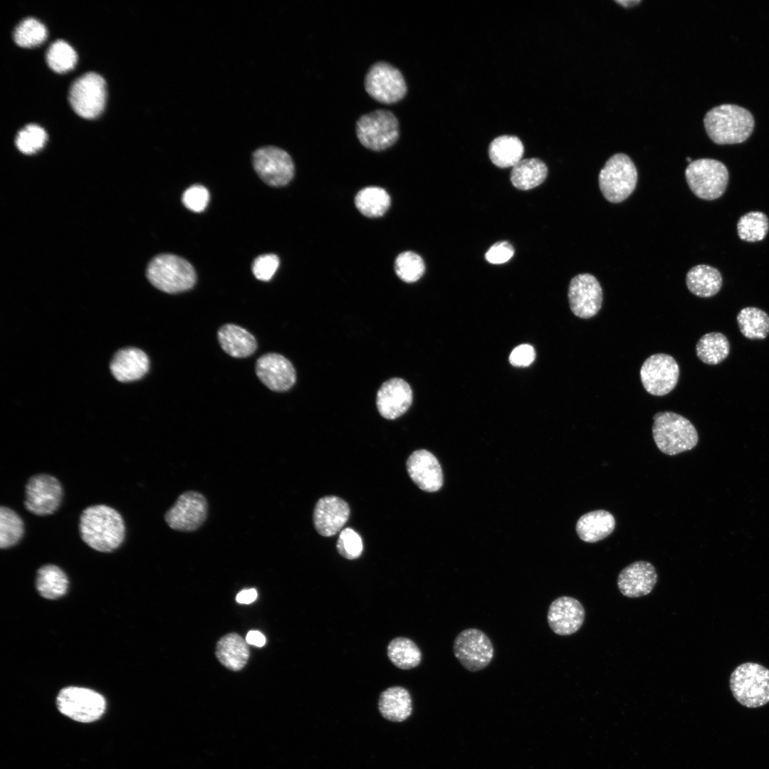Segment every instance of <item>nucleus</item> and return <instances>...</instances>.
<instances>
[{"label":"nucleus","instance_id":"obj_1","mask_svg":"<svg viewBox=\"0 0 769 769\" xmlns=\"http://www.w3.org/2000/svg\"><path fill=\"white\" fill-rule=\"evenodd\" d=\"M79 532L82 540L92 549L109 553L124 541L125 525L120 513L104 504L85 508L80 516Z\"/></svg>","mask_w":769,"mask_h":769},{"label":"nucleus","instance_id":"obj_2","mask_svg":"<svg viewBox=\"0 0 769 769\" xmlns=\"http://www.w3.org/2000/svg\"><path fill=\"white\" fill-rule=\"evenodd\" d=\"M709 137L716 144L743 142L753 132L754 119L746 109L723 104L708 111L703 119Z\"/></svg>","mask_w":769,"mask_h":769},{"label":"nucleus","instance_id":"obj_3","mask_svg":"<svg viewBox=\"0 0 769 769\" xmlns=\"http://www.w3.org/2000/svg\"><path fill=\"white\" fill-rule=\"evenodd\" d=\"M653 419V439L662 453L676 455L696 446L699 441L697 431L686 418L666 411L657 412Z\"/></svg>","mask_w":769,"mask_h":769},{"label":"nucleus","instance_id":"obj_4","mask_svg":"<svg viewBox=\"0 0 769 769\" xmlns=\"http://www.w3.org/2000/svg\"><path fill=\"white\" fill-rule=\"evenodd\" d=\"M146 275L152 286L167 293L189 290L196 282L193 266L184 258L169 253L153 258L147 266Z\"/></svg>","mask_w":769,"mask_h":769},{"label":"nucleus","instance_id":"obj_5","mask_svg":"<svg viewBox=\"0 0 769 769\" xmlns=\"http://www.w3.org/2000/svg\"><path fill=\"white\" fill-rule=\"evenodd\" d=\"M729 685L735 699L747 708H758L769 702V669L761 664H740L731 673Z\"/></svg>","mask_w":769,"mask_h":769},{"label":"nucleus","instance_id":"obj_6","mask_svg":"<svg viewBox=\"0 0 769 769\" xmlns=\"http://www.w3.org/2000/svg\"><path fill=\"white\" fill-rule=\"evenodd\" d=\"M637 178V168L630 157L617 153L608 159L600 172V189L608 202L619 203L634 192Z\"/></svg>","mask_w":769,"mask_h":769},{"label":"nucleus","instance_id":"obj_7","mask_svg":"<svg viewBox=\"0 0 769 769\" xmlns=\"http://www.w3.org/2000/svg\"><path fill=\"white\" fill-rule=\"evenodd\" d=\"M356 135L360 142L373 151H382L398 140L399 126L393 113L378 109L362 115L356 122Z\"/></svg>","mask_w":769,"mask_h":769},{"label":"nucleus","instance_id":"obj_8","mask_svg":"<svg viewBox=\"0 0 769 769\" xmlns=\"http://www.w3.org/2000/svg\"><path fill=\"white\" fill-rule=\"evenodd\" d=\"M687 184L699 198L713 200L723 195L728 182L726 165L714 159L702 158L692 161L685 170Z\"/></svg>","mask_w":769,"mask_h":769},{"label":"nucleus","instance_id":"obj_9","mask_svg":"<svg viewBox=\"0 0 769 769\" xmlns=\"http://www.w3.org/2000/svg\"><path fill=\"white\" fill-rule=\"evenodd\" d=\"M68 100L74 112L81 117H97L101 114L105 105V80L94 72L83 74L72 83Z\"/></svg>","mask_w":769,"mask_h":769},{"label":"nucleus","instance_id":"obj_10","mask_svg":"<svg viewBox=\"0 0 769 769\" xmlns=\"http://www.w3.org/2000/svg\"><path fill=\"white\" fill-rule=\"evenodd\" d=\"M365 88L370 97L384 104L400 101L407 92L402 73L384 61L377 62L369 68L365 77Z\"/></svg>","mask_w":769,"mask_h":769},{"label":"nucleus","instance_id":"obj_11","mask_svg":"<svg viewBox=\"0 0 769 769\" xmlns=\"http://www.w3.org/2000/svg\"><path fill=\"white\" fill-rule=\"evenodd\" d=\"M58 710L71 719L89 723L98 719L105 709V701L96 691L82 687L61 689L57 697Z\"/></svg>","mask_w":769,"mask_h":769},{"label":"nucleus","instance_id":"obj_12","mask_svg":"<svg viewBox=\"0 0 769 769\" xmlns=\"http://www.w3.org/2000/svg\"><path fill=\"white\" fill-rule=\"evenodd\" d=\"M493 650L490 638L476 628L461 631L456 637L453 646L454 654L459 663L473 672L480 671L490 664Z\"/></svg>","mask_w":769,"mask_h":769},{"label":"nucleus","instance_id":"obj_13","mask_svg":"<svg viewBox=\"0 0 769 769\" xmlns=\"http://www.w3.org/2000/svg\"><path fill=\"white\" fill-rule=\"evenodd\" d=\"M208 508L207 500L202 493L187 491L180 494L165 513L164 520L174 530L195 531L206 520Z\"/></svg>","mask_w":769,"mask_h":769},{"label":"nucleus","instance_id":"obj_14","mask_svg":"<svg viewBox=\"0 0 769 769\" xmlns=\"http://www.w3.org/2000/svg\"><path fill=\"white\" fill-rule=\"evenodd\" d=\"M254 169L267 184L282 187L293 177L295 167L290 155L284 150L272 145L263 146L252 154Z\"/></svg>","mask_w":769,"mask_h":769},{"label":"nucleus","instance_id":"obj_15","mask_svg":"<svg viewBox=\"0 0 769 769\" xmlns=\"http://www.w3.org/2000/svg\"><path fill=\"white\" fill-rule=\"evenodd\" d=\"M640 379L645 390L654 396H664L674 389L679 376V365L667 354L649 357L640 368Z\"/></svg>","mask_w":769,"mask_h":769},{"label":"nucleus","instance_id":"obj_16","mask_svg":"<svg viewBox=\"0 0 769 769\" xmlns=\"http://www.w3.org/2000/svg\"><path fill=\"white\" fill-rule=\"evenodd\" d=\"M63 496L60 481L50 474L32 476L25 486L24 506L38 516L53 513L59 507Z\"/></svg>","mask_w":769,"mask_h":769},{"label":"nucleus","instance_id":"obj_17","mask_svg":"<svg viewBox=\"0 0 769 769\" xmlns=\"http://www.w3.org/2000/svg\"><path fill=\"white\" fill-rule=\"evenodd\" d=\"M568 300L571 311L580 318L595 316L602 303V290L597 278L590 273L573 277L568 287Z\"/></svg>","mask_w":769,"mask_h":769},{"label":"nucleus","instance_id":"obj_18","mask_svg":"<svg viewBox=\"0 0 769 769\" xmlns=\"http://www.w3.org/2000/svg\"><path fill=\"white\" fill-rule=\"evenodd\" d=\"M585 617V608L580 602L568 596H561L553 600L547 614L550 629L562 636L577 632L583 624Z\"/></svg>","mask_w":769,"mask_h":769},{"label":"nucleus","instance_id":"obj_19","mask_svg":"<svg viewBox=\"0 0 769 769\" xmlns=\"http://www.w3.org/2000/svg\"><path fill=\"white\" fill-rule=\"evenodd\" d=\"M256 373L270 389L284 392L295 383L296 374L291 362L277 353L263 355L256 362Z\"/></svg>","mask_w":769,"mask_h":769},{"label":"nucleus","instance_id":"obj_20","mask_svg":"<svg viewBox=\"0 0 769 769\" xmlns=\"http://www.w3.org/2000/svg\"><path fill=\"white\" fill-rule=\"evenodd\" d=\"M412 402L409 384L398 377L384 382L377 394V407L382 417L395 419L404 414Z\"/></svg>","mask_w":769,"mask_h":769},{"label":"nucleus","instance_id":"obj_21","mask_svg":"<svg viewBox=\"0 0 769 769\" xmlns=\"http://www.w3.org/2000/svg\"><path fill=\"white\" fill-rule=\"evenodd\" d=\"M407 471L412 481L422 490L435 492L443 484V474L437 459L429 451H414L406 462Z\"/></svg>","mask_w":769,"mask_h":769},{"label":"nucleus","instance_id":"obj_22","mask_svg":"<svg viewBox=\"0 0 769 769\" xmlns=\"http://www.w3.org/2000/svg\"><path fill=\"white\" fill-rule=\"evenodd\" d=\"M657 581L655 567L649 562H634L619 572L617 587L625 597L634 598L649 594Z\"/></svg>","mask_w":769,"mask_h":769},{"label":"nucleus","instance_id":"obj_23","mask_svg":"<svg viewBox=\"0 0 769 769\" xmlns=\"http://www.w3.org/2000/svg\"><path fill=\"white\" fill-rule=\"evenodd\" d=\"M350 507L346 501L335 496L320 498L313 511L314 526L325 537L336 534L346 523Z\"/></svg>","mask_w":769,"mask_h":769},{"label":"nucleus","instance_id":"obj_24","mask_svg":"<svg viewBox=\"0 0 769 769\" xmlns=\"http://www.w3.org/2000/svg\"><path fill=\"white\" fill-rule=\"evenodd\" d=\"M149 367L147 355L136 347L120 350L115 354L110 365L114 377L122 382L141 379L148 372Z\"/></svg>","mask_w":769,"mask_h":769},{"label":"nucleus","instance_id":"obj_25","mask_svg":"<svg viewBox=\"0 0 769 769\" xmlns=\"http://www.w3.org/2000/svg\"><path fill=\"white\" fill-rule=\"evenodd\" d=\"M615 527L614 516L605 510H597L582 515L577 521L576 532L587 543H595L610 535Z\"/></svg>","mask_w":769,"mask_h":769},{"label":"nucleus","instance_id":"obj_26","mask_svg":"<svg viewBox=\"0 0 769 769\" xmlns=\"http://www.w3.org/2000/svg\"><path fill=\"white\" fill-rule=\"evenodd\" d=\"M378 708L381 715L388 721H404L412 711L410 694L402 686L389 687L381 693Z\"/></svg>","mask_w":769,"mask_h":769},{"label":"nucleus","instance_id":"obj_27","mask_svg":"<svg viewBox=\"0 0 769 769\" xmlns=\"http://www.w3.org/2000/svg\"><path fill=\"white\" fill-rule=\"evenodd\" d=\"M218 340L221 348L234 357H248L257 347L256 339L249 332L234 324L223 325L218 331Z\"/></svg>","mask_w":769,"mask_h":769},{"label":"nucleus","instance_id":"obj_28","mask_svg":"<svg viewBox=\"0 0 769 769\" xmlns=\"http://www.w3.org/2000/svg\"><path fill=\"white\" fill-rule=\"evenodd\" d=\"M216 656L226 668L237 671L247 663L249 650L245 640L236 633L222 637L217 642Z\"/></svg>","mask_w":769,"mask_h":769},{"label":"nucleus","instance_id":"obj_29","mask_svg":"<svg viewBox=\"0 0 769 769\" xmlns=\"http://www.w3.org/2000/svg\"><path fill=\"white\" fill-rule=\"evenodd\" d=\"M686 283L688 289L694 295L708 298L716 295L722 286V276L714 267L697 265L687 273Z\"/></svg>","mask_w":769,"mask_h":769},{"label":"nucleus","instance_id":"obj_30","mask_svg":"<svg viewBox=\"0 0 769 769\" xmlns=\"http://www.w3.org/2000/svg\"><path fill=\"white\" fill-rule=\"evenodd\" d=\"M548 174L546 164L538 158L521 159L511 172L512 184L520 190H528L542 184Z\"/></svg>","mask_w":769,"mask_h":769},{"label":"nucleus","instance_id":"obj_31","mask_svg":"<svg viewBox=\"0 0 769 769\" xmlns=\"http://www.w3.org/2000/svg\"><path fill=\"white\" fill-rule=\"evenodd\" d=\"M523 152L522 142L513 135H501L495 138L488 148L490 159L500 168L514 167L521 160Z\"/></svg>","mask_w":769,"mask_h":769},{"label":"nucleus","instance_id":"obj_32","mask_svg":"<svg viewBox=\"0 0 769 769\" xmlns=\"http://www.w3.org/2000/svg\"><path fill=\"white\" fill-rule=\"evenodd\" d=\"M36 589L44 598H58L67 591L68 580L65 572L55 565H46L37 571Z\"/></svg>","mask_w":769,"mask_h":769},{"label":"nucleus","instance_id":"obj_33","mask_svg":"<svg viewBox=\"0 0 769 769\" xmlns=\"http://www.w3.org/2000/svg\"><path fill=\"white\" fill-rule=\"evenodd\" d=\"M697 357L708 365H717L723 361L730 352V344L727 338L718 332L703 335L696 346Z\"/></svg>","mask_w":769,"mask_h":769},{"label":"nucleus","instance_id":"obj_34","mask_svg":"<svg viewBox=\"0 0 769 769\" xmlns=\"http://www.w3.org/2000/svg\"><path fill=\"white\" fill-rule=\"evenodd\" d=\"M355 204L359 211L367 217H379L389 209L390 197L388 193L378 187H365L358 192Z\"/></svg>","mask_w":769,"mask_h":769},{"label":"nucleus","instance_id":"obj_35","mask_svg":"<svg viewBox=\"0 0 769 769\" xmlns=\"http://www.w3.org/2000/svg\"><path fill=\"white\" fill-rule=\"evenodd\" d=\"M741 333L750 340H763L769 334V315L755 307L743 308L737 315Z\"/></svg>","mask_w":769,"mask_h":769},{"label":"nucleus","instance_id":"obj_36","mask_svg":"<svg viewBox=\"0 0 769 769\" xmlns=\"http://www.w3.org/2000/svg\"><path fill=\"white\" fill-rule=\"evenodd\" d=\"M387 656L394 665L405 670L417 666L422 660L419 648L406 637L393 639L388 644Z\"/></svg>","mask_w":769,"mask_h":769},{"label":"nucleus","instance_id":"obj_37","mask_svg":"<svg viewBox=\"0 0 769 769\" xmlns=\"http://www.w3.org/2000/svg\"><path fill=\"white\" fill-rule=\"evenodd\" d=\"M24 531L21 518L11 508H0V547L6 549L16 545Z\"/></svg>","mask_w":769,"mask_h":769},{"label":"nucleus","instance_id":"obj_38","mask_svg":"<svg viewBox=\"0 0 769 769\" xmlns=\"http://www.w3.org/2000/svg\"><path fill=\"white\" fill-rule=\"evenodd\" d=\"M769 229L767 216L761 211H750L742 216L737 224L739 238L748 242L763 240Z\"/></svg>","mask_w":769,"mask_h":769},{"label":"nucleus","instance_id":"obj_39","mask_svg":"<svg viewBox=\"0 0 769 769\" xmlns=\"http://www.w3.org/2000/svg\"><path fill=\"white\" fill-rule=\"evenodd\" d=\"M47 36L45 26L37 19L30 17L21 21L13 33L14 42L23 48H33L43 43Z\"/></svg>","mask_w":769,"mask_h":769},{"label":"nucleus","instance_id":"obj_40","mask_svg":"<svg viewBox=\"0 0 769 769\" xmlns=\"http://www.w3.org/2000/svg\"><path fill=\"white\" fill-rule=\"evenodd\" d=\"M46 59L50 68L56 73H63L75 66L77 54L67 42L58 40L48 48Z\"/></svg>","mask_w":769,"mask_h":769},{"label":"nucleus","instance_id":"obj_41","mask_svg":"<svg viewBox=\"0 0 769 769\" xmlns=\"http://www.w3.org/2000/svg\"><path fill=\"white\" fill-rule=\"evenodd\" d=\"M397 276L406 283H414L424 274L425 265L422 258L412 251L399 254L394 262Z\"/></svg>","mask_w":769,"mask_h":769},{"label":"nucleus","instance_id":"obj_42","mask_svg":"<svg viewBox=\"0 0 769 769\" xmlns=\"http://www.w3.org/2000/svg\"><path fill=\"white\" fill-rule=\"evenodd\" d=\"M46 140L47 135L43 128L36 124H29L19 131L15 142L20 152L31 155L40 150Z\"/></svg>","mask_w":769,"mask_h":769},{"label":"nucleus","instance_id":"obj_43","mask_svg":"<svg viewBox=\"0 0 769 769\" xmlns=\"http://www.w3.org/2000/svg\"><path fill=\"white\" fill-rule=\"evenodd\" d=\"M336 548L339 554L345 558L356 559L362 553V540L357 532L350 528H347L340 532Z\"/></svg>","mask_w":769,"mask_h":769},{"label":"nucleus","instance_id":"obj_44","mask_svg":"<svg viewBox=\"0 0 769 769\" xmlns=\"http://www.w3.org/2000/svg\"><path fill=\"white\" fill-rule=\"evenodd\" d=\"M209 201V193L203 186L195 184L183 193L182 202L189 210L200 212L204 210Z\"/></svg>","mask_w":769,"mask_h":769},{"label":"nucleus","instance_id":"obj_45","mask_svg":"<svg viewBox=\"0 0 769 769\" xmlns=\"http://www.w3.org/2000/svg\"><path fill=\"white\" fill-rule=\"evenodd\" d=\"M279 266V259L274 254H264L257 257L252 264L255 277L263 281H269Z\"/></svg>","mask_w":769,"mask_h":769},{"label":"nucleus","instance_id":"obj_46","mask_svg":"<svg viewBox=\"0 0 769 769\" xmlns=\"http://www.w3.org/2000/svg\"><path fill=\"white\" fill-rule=\"evenodd\" d=\"M514 254V249L508 241L494 244L486 253L487 261L493 264H501L509 261Z\"/></svg>","mask_w":769,"mask_h":769},{"label":"nucleus","instance_id":"obj_47","mask_svg":"<svg viewBox=\"0 0 769 769\" xmlns=\"http://www.w3.org/2000/svg\"><path fill=\"white\" fill-rule=\"evenodd\" d=\"M535 350L528 344H523L515 347L509 356L510 363L516 367H527L535 360Z\"/></svg>","mask_w":769,"mask_h":769},{"label":"nucleus","instance_id":"obj_48","mask_svg":"<svg viewBox=\"0 0 769 769\" xmlns=\"http://www.w3.org/2000/svg\"><path fill=\"white\" fill-rule=\"evenodd\" d=\"M257 597V592L255 589L245 590L240 592L236 597V601L241 604H250Z\"/></svg>","mask_w":769,"mask_h":769},{"label":"nucleus","instance_id":"obj_49","mask_svg":"<svg viewBox=\"0 0 769 769\" xmlns=\"http://www.w3.org/2000/svg\"><path fill=\"white\" fill-rule=\"evenodd\" d=\"M246 641L248 644L257 647H263L266 643V638L264 635L258 631H250L246 635Z\"/></svg>","mask_w":769,"mask_h":769},{"label":"nucleus","instance_id":"obj_50","mask_svg":"<svg viewBox=\"0 0 769 769\" xmlns=\"http://www.w3.org/2000/svg\"><path fill=\"white\" fill-rule=\"evenodd\" d=\"M617 1V3H619V4H622V5L623 6H624V7H630V6H635V5H637V4H638L639 3H640V2H641V1H637V0H632V1H631V0H627V1Z\"/></svg>","mask_w":769,"mask_h":769},{"label":"nucleus","instance_id":"obj_51","mask_svg":"<svg viewBox=\"0 0 769 769\" xmlns=\"http://www.w3.org/2000/svg\"><path fill=\"white\" fill-rule=\"evenodd\" d=\"M686 161L689 162V163H691L692 162L691 157H686Z\"/></svg>","mask_w":769,"mask_h":769}]
</instances>
